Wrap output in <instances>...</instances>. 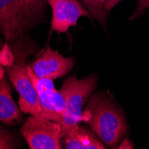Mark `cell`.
<instances>
[{
	"instance_id": "cell-1",
	"label": "cell",
	"mask_w": 149,
	"mask_h": 149,
	"mask_svg": "<svg viewBox=\"0 0 149 149\" xmlns=\"http://www.w3.org/2000/svg\"><path fill=\"white\" fill-rule=\"evenodd\" d=\"M83 120L110 147H116L129 130L121 108L103 93L90 97L83 111Z\"/></svg>"
},
{
	"instance_id": "cell-2",
	"label": "cell",
	"mask_w": 149,
	"mask_h": 149,
	"mask_svg": "<svg viewBox=\"0 0 149 149\" xmlns=\"http://www.w3.org/2000/svg\"><path fill=\"white\" fill-rule=\"evenodd\" d=\"M37 49L38 46L29 37L23 35L12 43L11 63L5 65L4 70L19 94L18 104L21 111L42 117L38 94L28 73V65L26 63L29 56L35 54Z\"/></svg>"
},
{
	"instance_id": "cell-3",
	"label": "cell",
	"mask_w": 149,
	"mask_h": 149,
	"mask_svg": "<svg viewBox=\"0 0 149 149\" xmlns=\"http://www.w3.org/2000/svg\"><path fill=\"white\" fill-rule=\"evenodd\" d=\"M46 0H0V33L13 43L44 20Z\"/></svg>"
},
{
	"instance_id": "cell-4",
	"label": "cell",
	"mask_w": 149,
	"mask_h": 149,
	"mask_svg": "<svg viewBox=\"0 0 149 149\" xmlns=\"http://www.w3.org/2000/svg\"><path fill=\"white\" fill-rule=\"evenodd\" d=\"M96 87L97 78L94 75L81 79L72 75L64 80L60 89L63 93L66 100L63 116L60 123L63 130V137L71 128L83 120V106Z\"/></svg>"
},
{
	"instance_id": "cell-5",
	"label": "cell",
	"mask_w": 149,
	"mask_h": 149,
	"mask_svg": "<svg viewBox=\"0 0 149 149\" xmlns=\"http://www.w3.org/2000/svg\"><path fill=\"white\" fill-rule=\"evenodd\" d=\"M21 133L31 149L63 148V130L56 121L31 115L22 124Z\"/></svg>"
},
{
	"instance_id": "cell-6",
	"label": "cell",
	"mask_w": 149,
	"mask_h": 149,
	"mask_svg": "<svg viewBox=\"0 0 149 149\" xmlns=\"http://www.w3.org/2000/svg\"><path fill=\"white\" fill-rule=\"evenodd\" d=\"M52 8L51 30L65 33L76 26L80 17L91 18L89 12L79 0H47Z\"/></svg>"
},
{
	"instance_id": "cell-7",
	"label": "cell",
	"mask_w": 149,
	"mask_h": 149,
	"mask_svg": "<svg viewBox=\"0 0 149 149\" xmlns=\"http://www.w3.org/2000/svg\"><path fill=\"white\" fill-rule=\"evenodd\" d=\"M74 66L73 57H64L50 47L36 59L31 69L38 78L56 79L66 75Z\"/></svg>"
},
{
	"instance_id": "cell-8",
	"label": "cell",
	"mask_w": 149,
	"mask_h": 149,
	"mask_svg": "<svg viewBox=\"0 0 149 149\" xmlns=\"http://www.w3.org/2000/svg\"><path fill=\"white\" fill-rule=\"evenodd\" d=\"M0 66V121L8 125L19 124L23 115L12 97V89Z\"/></svg>"
},
{
	"instance_id": "cell-9",
	"label": "cell",
	"mask_w": 149,
	"mask_h": 149,
	"mask_svg": "<svg viewBox=\"0 0 149 149\" xmlns=\"http://www.w3.org/2000/svg\"><path fill=\"white\" fill-rule=\"evenodd\" d=\"M63 148L67 149H104L105 146L88 130L78 125L63 135Z\"/></svg>"
},
{
	"instance_id": "cell-10",
	"label": "cell",
	"mask_w": 149,
	"mask_h": 149,
	"mask_svg": "<svg viewBox=\"0 0 149 149\" xmlns=\"http://www.w3.org/2000/svg\"><path fill=\"white\" fill-rule=\"evenodd\" d=\"M91 16L96 19L107 31L108 11L105 10L104 5L107 0H81Z\"/></svg>"
},
{
	"instance_id": "cell-11",
	"label": "cell",
	"mask_w": 149,
	"mask_h": 149,
	"mask_svg": "<svg viewBox=\"0 0 149 149\" xmlns=\"http://www.w3.org/2000/svg\"><path fill=\"white\" fill-rule=\"evenodd\" d=\"M18 142L15 137L7 130L0 127V149L17 148Z\"/></svg>"
},
{
	"instance_id": "cell-12",
	"label": "cell",
	"mask_w": 149,
	"mask_h": 149,
	"mask_svg": "<svg viewBox=\"0 0 149 149\" xmlns=\"http://www.w3.org/2000/svg\"><path fill=\"white\" fill-rule=\"evenodd\" d=\"M147 8H149V0H137V6L130 16V20H135L142 16Z\"/></svg>"
},
{
	"instance_id": "cell-13",
	"label": "cell",
	"mask_w": 149,
	"mask_h": 149,
	"mask_svg": "<svg viewBox=\"0 0 149 149\" xmlns=\"http://www.w3.org/2000/svg\"><path fill=\"white\" fill-rule=\"evenodd\" d=\"M121 0H107L105 5H104V8L106 11L109 12L111 9H113L118 3H120Z\"/></svg>"
},
{
	"instance_id": "cell-14",
	"label": "cell",
	"mask_w": 149,
	"mask_h": 149,
	"mask_svg": "<svg viewBox=\"0 0 149 149\" xmlns=\"http://www.w3.org/2000/svg\"><path fill=\"white\" fill-rule=\"evenodd\" d=\"M6 49V47H5V43L2 41V40H0V66H1V63H2V60L1 58L3 57V55H4V51Z\"/></svg>"
}]
</instances>
